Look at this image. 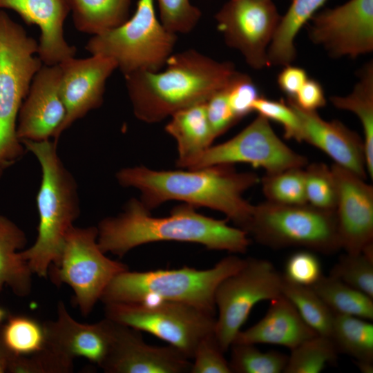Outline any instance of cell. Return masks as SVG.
I'll return each mask as SVG.
<instances>
[{
	"label": "cell",
	"mask_w": 373,
	"mask_h": 373,
	"mask_svg": "<svg viewBox=\"0 0 373 373\" xmlns=\"http://www.w3.org/2000/svg\"><path fill=\"white\" fill-rule=\"evenodd\" d=\"M290 99L300 108L311 111H315L326 104V99L321 84L318 81L309 78L295 97Z\"/></svg>",
	"instance_id": "44"
},
{
	"label": "cell",
	"mask_w": 373,
	"mask_h": 373,
	"mask_svg": "<svg viewBox=\"0 0 373 373\" xmlns=\"http://www.w3.org/2000/svg\"><path fill=\"white\" fill-rule=\"evenodd\" d=\"M97 243L104 253L119 257L146 243L177 241L197 243L209 249L245 253L250 245L244 230L227 220L205 216L188 204L175 207L166 217H153L140 200L131 198L124 211L100 221Z\"/></svg>",
	"instance_id": "2"
},
{
	"label": "cell",
	"mask_w": 373,
	"mask_h": 373,
	"mask_svg": "<svg viewBox=\"0 0 373 373\" xmlns=\"http://www.w3.org/2000/svg\"><path fill=\"white\" fill-rule=\"evenodd\" d=\"M354 363L358 367V370L363 373L373 372V363L354 361Z\"/></svg>",
	"instance_id": "47"
},
{
	"label": "cell",
	"mask_w": 373,
	"mask_h": 373,
	"mask_svg": "<svg viewBox=\"0 0 373 373\" xmlns=\"http://www.w3.org/2000/svg\"><path fill=\"white\" fill-rule=\"evenodd\" d=\"M165 131L176 141L177 166L187 169L215 140L206 111V102L174 113Z\"/></svg>",
	"instance_id": "23"
},
{
	"label": "cell",
	"mask_w": 373,
	"mask_h": 373,
	"mask_svg": "<svg viewBox=\"0 0 373 373\" xmlns=\"http://www.w3.org/2000/svg\"><path fill=\"white\" fill-rule=\"evenodd\" d=\"M334 314L373 320V298L330 275L311 287Z\"/></svg>",
	"instance_id": "29"
},
{
	"label": "cell",
	"mask_w": 373,
	"mask_h": 373,
	"mask_svg": "<svg viewBox=\"0 0 373 373\" xmlns=\"http://www.w3.org/2000/svg\"><path fill=\"white\" fill-rule=\"evenodd\" d=\"M304 171L307 202L317 209L334 211L337 190L331 166L312 163L307 164Z\"/></svg>",
	"instance_id": "36"
},
{
	"label": "cell",
	"mask_w": 373,
	"mask_h": 373,
	"mask_svg": "<svg viewBox=\"0 0 373 373\" xmlns=\"http://www.w3.org/2000/svg\"><path fill=\"white\" fill-rule=\"evenodd\" d=\"M362 318L334 314L330 338L338 353L373 363V324Z\"/></svg>",
	"instance_id": "28"
},
{
	"label": "cell",
	"mask_w": 373,
	"mask_h": 373,
	"mask_svg": "<svg viewBox=\"0 0 373 373\" xmlns=\"http://www.w3.org/2000/svg\"><path fill=\"white\" fill-rule=\"evenodd\" d=\"M73 360L56 352L44 344L39 351L27 356L12 355L8 372L13 373H68Z\"/></svg>",
	"instance_id": "37"
},
{
	"label": "cell",
	"mask_w": 373,
	"mask_h": 373,
	"mask_svg": "<svg viewBox=\"0 0 373 373\" xmlns=\"http://www.w3.org/2000/svg\"><path fill=\"white\" fill-rule=\"evenodd\" d=\"M262 191L267 201L282 204H303L307 199L304 167L266 173L261 179Z\"/></svg>",
	"instance_id": "34"
},
{
	"label": "cell",
	"mask_w": 373,
	"mask_h": 373,
	"mask_svg": "<svg viewBox=\"0 0 373 373\" xmlns=\"http://www.w3.org/2000/svg\"><path fill=\"white\" fill-rule=\"evenodd\" d=\"M184 170L156 171L144 166L120 169V185L141 193L140 201L151 211L169 200L193 207H204L223 213L245 231L254 209L243 193L260 178L252 172H238L232 164H218Z\"/></svg>",
	"instance_id": "1"
},
{
	"label": "cell",
	"mask_w": 373,
	"mask_h": 373,
	"mask_svg": "<svg viewBox=\"0 0 373 373\" xmlns=\"http://www.w3.org/2000/svg\"><path fill=\"white\" fill-rule=\"evenodd\" d=\"M310 20L309 39L332 57L356 58L373 50V0H349Z\"/></svg>",
	"instance_id": "14"
},
{
	"label": "cell",
	"mask_w": 373,
	"mask_h": 373,
	"mask_svg": "<svg viewBox=\"0 0 373 373\" xmlns=\"http://www.w3.org/2000/svg\"><path fill=\"white\" fill-rule=\"evenodd\" d=\"M214 333L204 337L198 345L191 364V373H231Z\"/></svg>",
	"instance_id": "41"
},
{
	"label": "cell",
	"mask_w": 373,
	"mask_h": 373,
	"mask_svg": "<svg viewBox=\"0 0 373 373\" xmlns=\"http://www.w3.org/2000/svg\"><path fill=\"white\" fill-rule=\"evenodd\" d=\"M21 143L39 161L41 181L37 195V237L21 254L32 274L45 278L50 266L59 262L66 235L79 215L77 186L57 154V142L48 140Z\"/></svg>",
	"instance_id": "4"
},
{
	"label": "cell",
	"mask_w": 373,
	"mask_h": 373,
	"mask_svg": "<svg viewBox=\"0 0 373 373\" xmlns=\"http://www.w3.org/2000/svg\"><path fill=\"white\" fill-rule=\"evenodd\" d=\"M75 28L93 35L117 27L128 19L131 0H67Z\"/></svg>",
	"instance_id": "27"
},
{
	"label": "cell",
	"mask_w": 373,
	"mask_h": 373,
	"mask_svg": "<svg viewBox=\"0 0 373 373\" xmlns=\"http://www.w3.org/2000/svg\"><path fill=\"white\" fill-rule=\"evenodd\" d=\"M226 44L251 68L268 66L267 50L281 19L271 0H229L216 14Z\"/></svg>",
	"instance_id": "13"
},
{
	"label": "cell",
	"mask_w": 373,
	"mask_h": 373,
	"mask_svg": "<svg viewBox=\"0 0 373 373\" xmlns=\"http://www.w3.org/2000/svg\"><path fill=\"white\" fill-rule=\"evenodd\" d=\"M282 283L283 274L271 262L249 258L219 284L215 293L218 315L214 334L224 352L230 348L253 307L282 294Z\"/></svg>",
	"instance_id": "11"
},
{
	"label": "cell",
	"mask_w": 373,
	"mask_h": 373,
	"mask_svg": "<svg viewBox=\"0 0 373 373\" xmlns=\"http://www.w3.org/2000/svg\"><path fill=\"white\" fill-rule=\"evenodd\" d=\"M359 79L346 96H331L338 109L350 111L359 119L364 134L367 171L373 177V64H366L358 73Z\"/></svg>",
	"instance_id": "26"
},
{
	"label": "cell",
	"mask_w": 373,
	"mask_h": 373,
	"mask_svg": "<svg viewBox=\"0 0 373 373\" xmlns=\"http://www.w3.org/2000/svg\"><path fill=\"white\" fill-rule=\"evenodd\" d=\"M337 190L335 216L341 249L359 254L373 244V187L354 172L331 166Z\"/></svg>",
	"instance_id": "17"
},
{
	"label": "cell",
	"mask_w": 373,
	"mask_h": 373,
	"mask_svg": "<svg viewBox=\"0 0 373 373\" xmlns=\"http://www.w3.org/2000/svg\"><path fill=\"white\" fill-rule=\"evenodd\" d=\"M189 359L171 345L147 344L140 330L112 321L111 346L100 367L108 373H186Z\"/></svg>",
	"instance_id": "15"
},
{
	"label": "cell",
	"mask_w": 373,
	"mask_h": 373,
	"mask_svg": "<svg viewBox=\"0 0 373 373\" xmlns=\"http://www.w3.org/2000/svg\"><path fill=\"white\" fill-rule=\"evenodd\" d=\"M229 103L240 120L252 112L253 102L260 97L258 88L247 74L236 71L225 86Z\"/></svg>",
	"instance_id": "42"
},
{
	"label": "cell",
	"mask_w": 373,
	"mask_h": 373,
	"mask_svg": "<svg viewBox=\"0 0 373 373\" xmlns=\"http://www.w3.org/2000/svg\"><path fill=\"white\" fill-rule=\"evenodd\" d=\"M38 43L6 12L0 11V178L23 155L17 135L21 104L43 66Z\"/></svg>",
	"instance_id": "6"
},
{
	"label": "cell",
	"mask_w": 373,
	"mask_h": 373,
	"mask_svg": "<svg viewBox=\"0 0 373 373\" xmlns=\"http://www.w3.org/2000/svg\"><path fill=\"white\" fill-rule=\"evenodd\" d=\"M1 334L6 348L14 355L32 354L45 344L43 324L26 316H10Z\"/></svg>",
	"instance_id": "32"
},
{
	"label": "cell",
	"mask_w": 373,
	"mask_h": 373,
	"mask_svg": "<svg viewBox=\"0 0 373 373\" xmlns=\"http://www.w3.org/2000/svg\"><path fill=\"white\" fill-rule=\"evenodd\" d=\"M327 0H292L280 21L267 50L268 66L291 64L296 55L295 38L302 27Z\"/></svg>",
	"instance_id": "25"
},
{
	"label": "cell",
	"mask_w": 373,
	"mask_h": 373,
	"mask_svg": "<svg viewBox=\"0 0 373 373\" xmlns=\"http://www.w3.org/2000/svg\"><path fill=\"white\" fill-rule=\"evenodd\" d=\"M329 275L373 298V245L359 254L342 255Z\"/></svg>",
	"instance_id": "35"
},
{
	"label": "cell",
	"mask_w": 373,
	"mask_h": 373,
	"mask_svg": "<svg viewBox=\"0 0 373 373\" xmlns=\"http://www.w3.org/2000/svg\"><path fill=\"white\" fill-rule=\"evenodd\" d=\"M307 79L305 69L289 64L279 73L277 83L288 98L293 99Z\"/></svg>",
	"instance_id": "45"
},
{
	"label": "cell",
	"mask_w": 373,
	"mask_h": 373,
	"mask_svg": "<svg viewBox=\"0 0 373 373\" xmlns=\"http://www.w3.org/2000/svg\"><path fill=\"white\" fill-rule=\"evenodd\" d=\"M26 243L25 233L0 214V292L8 285L18 296L30 293L32 272L19 251Z\"/></svg>",
	"instance_id": "24"
},
{
	"label": "cell",
	"mask_w": 373,
	"mask_h": 373,
	"mask_svg": "<svg viewBox=\"0 0 373 373\" xmlns=\"http://www.w3.org/2000/svg\"><path fill=\"white\" fill-rule=\"evenodd\" d=\"M229 349L231 373H281L288 360L281 352H262L253 344L233 343Z\"/></svg>",
	"instance_id": "33"
},
{
	"label": "cell",
	"mask_w": 373,
	"mask_h": 373,
	"mask_svg": "<svg viewBox=\"0 0 373 373\" xmlns=\"http://www.w3.org/2000/svg\"><path fill=\"white\" fill-rule=\"evenodd\" d=\"M177 35L157 19L153 0H138L133 15L120 26L93 35L85 48L113 59L123 75L162 69L173 54Z\"/></svg>",
	"instance_id": "7"
},
{
	"label": "cell",
	"mask_w": 373,
	"mask_h": 373,
	"mask_svg": "<svg viewBox=\"0 0 373 373\" xmlns=\"http://www.w3.org/2000/svg\"><path fill=\"white\" fill-rule=\"evenodd\" d=\"M6 312L0 307V322H1L6 318Z\"/></svg>",
	"instance_id": "48"
},
{
	"label": "cell",
	"mask_w": 373,
	"mask_h": 373,
	"mask_svg": "<svg viewBox=\"0 0 373 373\" xmlns=\"http://www.w3.org/2000/svg\"><path fill=\"white\" fill-rule=\"evenodd\" d=\"M225 86L206 102L207 115L215 139L239 121L229 103Z\"/></svg>",
	"instance_id": "43"
},
{
	"label": "cell",
	"mask_w": 373,
	"mask_h": 373,
	"mask_svg": "<svg viewBox=\"0 0 373 373\" xmlns=\"http://www.w3.org/2000/svg\"><path fill=\"white\" fill-rule=\"evenodd\" d=\"M0 8L17 12L40 30L38 55L43 64H59L74 57L76 48L65 39L64 23L69 10L67 0H0Z\"/></svg>",
	"instance_id": "21"
},
{
	"label": "cell",
	"mask_w": 373,
	"mask_h": 373,
	"mask_svg": "<svg viewBox=\"0 0 373 373\" xmlns=\"http://www.w3.org/2000/svg\"><path fill=\"white\" fill-rule=\"evenodd\" d=\"M245 231L259 244L276 249L302 247L325 255L341 249L335 211L308 203L282 204L266 200L254 205Z\"/></svg>",
	"instance_id": "8"
},
{
	"label": "cell",
	"mask_w": 373,
	"mask_h": 373,
	"mask_svg": "<svg viewBox=\"0 0 373 373\" xmlns=\"http://www.w3.org/2000/svg\"><path fill=\"white\" fill-rule=\"evenodd\" d=\"M162 24L175 34L190 32L198 24L202 13L189 0H155Z\"/></svg>",
	"instance_id": "38"
},
{
	"label": "cell",
	"mask_w": 373,
	"mask_h": 373,
	"mask_svg": "<svg viewBox=\"0 0 373 373\" xmlns=\"http://www.w3.org/2000/svg\"><path fill=\"white\" fill-rule=\"evenodd\" d=\"M1 328H0V373H3L8 372V364L13 354L4 345L1 338Z\"/></svg>",
	"instance_id": "46"
},
{
	"label": "cell",
	"mask_w": 373,
	"mask_h": 373,
	"mask_svg": "<svg viewBox=\"0 0 373 373\" xmlns=\"http://www.w3.org/2000/svg\"><path fill=\"white\" fill-rule=\"evenodd\" d=\"M251 111L283 126L285 138L302 142L300 119L287 102L285 103L283 99L274 101L260 96L253 102Z\"/></svg>",
	"instance_id": "39"
},
{
	"label": "cell",
	"mask_w": 373,
	"mask_h": 373,
	"mask_svg": "<svg viewBox=\"0 0 373 373\" xmlns=\"http://www.w3.org/2000/svg\"><path fill=\"white\" fill-rule=\"evenodd\" d=\"M245 259L232 255L213 267L119 273L110 282L100 300L136 303L167 300L192 305L210 314L216 313L215 293L219 284L238 270Z\"/></svg>",
	"instance_id": "5"
},
{
	"label": "cell",
	"mask_w": 373,
	"mask_h": 373,
	"mask_svg": "<svg viewBox=\"0 0 373 373\" xmlns=\"http://www.w3.org/2000/svg\"><path fill=\"white\" fill-rule=\"evenodd\" d=\"M338 353L331 338L316 335L291 350L284 373H319L336 361Z\"/></svg>",
	"instance_id": "31"
},
{
	"label": "cell",
	"mask_w": 373,
	"mask_h": 373,
	"mask_svg": "<svg viewBox=\"0 0 373 373\" xmlns=\"http://www.w3.org/2000/svg\"><path fill=\"white\" fill-rule=\"evenodd\" d=\"M281 293L317 334L330 337L334 314L311 287L293 283L283 275Z\"/></svg>",
	"instance_id": "30"
},
{
	"label": "cell",
	"mask_w": 373,
	"mask_h": 373,
	"mask_svg": "<svg viewBox=\"0 0 373 373\" xmlns=\"http://www.w3.org/2000/svg\"><path fill=\"white\" fill-rule=\"evenodd\" d=\"M59 92L66 108V117L54 141L77 119L103 103L106 83L117 68L111 58L92 55L83 59L67 58L59 64Z\"/></svg>",
	"instance_id": "16"
},
{
	"label": "cell",
	"mask_w": 373,
	"mask_h": 373,
	"mask_svg": "<svg viewBox=\"0 0 373 373\" xmlns=\"http://www.w3.org/2000/svg\"><path fill=\"white\" fill-rule=\"evenodd\" d=\"M57 317L44 322L45 345L73 360L82 356L99 367L105 360L112 340V321L105 318L95 324L76 321L64 302L57 304Z\"/></svg>",
	"instance_id": "19"
},
{
	"label": "cell",
	"mask_w": 373,
	"mask_h": 373,
	"mask_svg": "<svg viewBox=\"0 0 373 373\" xmlns=\"http://www.w3.org/2000/svg\"><path fill=\"white\" fill-rule=\"evenodd\" d=\"M164 70L124 76L135 117L156 123L190 106L205 102L237 71L233 63L216 61L195 50L172 54Z\"/></svg>",
	"instance_id": "3"
},
{
	"label": "cell",
	"mask_w": 373,
	"mask_h": 373,
	"mask_svg": "<svg viewBox=\"0 0 373 373\" xmlns=\"http://www.w3.org/2000/svg\"><path fill=\"white\" fill-rule=\"evenodd\" d=\"M283 275L293 283L312 287L323 274L318 257L314 251L304 249L289 256Z\"/></svg>",
	"instance_id": "40"
},
{
	"label": "cell",
	"mask_w": 373,
	"mask_h": 373,
	"mask_svg": "<svg viewBox=\"0 0 373 373\" xmlns=\"http://www.w3.org/2000/svg\"><path fill=\"white\" fill-rule=\"evenodd\" d=\"M287 102L300 119L302 142L321 150L334 161V164L366 178L364 141L355 131L338 120L326 121L316 111L304 110L290 99Z\"/></svg>",
	"instance_id": "20"
},
{
	"label": "cell",
	"mask_w": 373,
	"mask_h": 373,
	"mask_svg": "<svg viewBox=\"0 0 373 373\" xmlns=\"http://www.w3.org/2000/svg\"><path fill=\"white\" fill-rule=\"evenodd\" d=\"M269 301L265 315L251 327L240 330L233 343L269 344L291 350L317 335L283 294Z\"/></svg>",
	"instance_id": "22"
},
{
	"label": "cell",
	"mask_w": 373,
	"mask_h": 373,
	"mask_svg": "<svg viewBox=\"0 0 373 373\" xmlns=\"http://www.w3.org/2000/svg\"><path fill=\"white\" fill-rule=\"evenodd\" d=\"M96 227L72 226L67 232L59 262L48 275L57 287L65 283L74 291V303L88 316L115 276L127 265L105 256L97 243Z\"/></svg>",
	"instance_id": "10"
},
{
	"label": "cell",
	"mask_w": 373,
	"mask_h": 373,
	"mask_svg": "<svg viewBox=\"0 0 373 373\" xmlns=\"http://www.w3.org/2000/svg\"><path fill=\"white\" fill-rule=\"evenodd\" d=\"M60 76L59 64H43L35 75L18 115L17 135L21 142L56 137L66 117Z\"/></svg>",
	"instance_id": "18"
},
{
	"label": "cell",
	"mask_w": 373,
	"mask_h": 373,
	"mask_svg": "<svg viewBox=\"0 0 373 373\" xmlns=\"http://www.w3.org/2000/svg\"><path fill=\"white\" fill-rule=\"evenodd\" d=\"M106 318L149 332L192 358L199 343L215 331L216 318L182 303L153 300L104 303Z\"/></svg>",
	"instance_id": "9"
},
{
	"label": "cell",
	"mask_w": 373,
	"mask_h": 373,
	"mask_svg": "<svg viewBox=\"0 0 373 373\" xmlns=\"http://www.w3.org/2000/svg\"><path fill=\"white\" fill-rule=\"evenodd\" d=\"M238 162L261 167L266 173H276L290 168L305 167L308 161L284 143L269 121L258 115L231 139L210 146L187 169Z\"/></svg>",
	"instance_id": "12"
}]
</instances>
